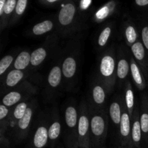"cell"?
<instances>
[{
	"label": "cell",
	"instance_id": "obj_1",
	"mask_svg": "<svg viewBox=\"0 0 148 148\" xmlns=\"http://www.w3.org/2000/svg\"><path fill=\"white\" fill-rule=\"evenodd\" d=\"M80 40L79 37H72L62 51V71L63 86L66 90H70L77 82V76L80 60Z\"/></svg>",
	"mask_w": 148,
	"mask_h": 148
},
{
	"label": "cell",
	"instance_id": "obj_2",
	"mask_svg": "<svg viewBox=\"0 0 148 148\" xmlns=\"http://www.w3.org/2000/svg\"><path fill=\"white\" fill-rule=\"evenodd\" d=\"M56 33L62 38H72L79 30L77 8L74 0H64L57 15Z\"/></svg>",
	"mask_w": 148,
	"mask_h": 148
},
{
	"label": "cell",
	"instance_id": "obj_3",
	"mask_svg": "<svg viewBox=\"0 0 148 148\" xmlns=\"http://www.w3.org/2000/svg\"><path fill=\"white\" fill-rule=\"evenodd\" d=\"M97 78L111 94L116 85V53L114 47L106 49L99 58Z\"/></svg>",
	"mask_w": 148,
	"mask_h": 148
},
{
	"label": "cell",
	"instance_id": "obj_4",
	"mask_svg": "<svg viewBox=\"0 0 148 148\" xmlns=\"http://www.w3.org/2000/svg\"><path fill=\"white\" fill-rule=\"evenodd\" d=\"M89 106V105H88ZM91 147H102L108 135V115L106 108L95 109L89 106Z\"/></svg>",
	"mask_w": 148,
	"mask_h": 148
},
{
	"label": "cell",
	"instance_id": "obj_5",
	"mask_svg": "<svg viewBox=\"0 0 148 148\" xmlns=\"http://www.w3.org/2000/svg\"><path fill=\"white\" fill-rule=\"evenodd\" d=\"M64 141L67 148H78V108L76 103L69 102L64 111Z\"/></svg>",
	"mask_w": 148,
	"mask_h": 148
},
{
	"label": "cell",
	"instance_id": "obj_6",
	"mask_svg": "<svg viewBox=\"0 0 148 148\" xmlns=\"http://www.w3.org/2000/svg\"><path fill=\"white\" fill-rule=\"evenodd\" d=\"M38 90V88L36 84L25 80L18 86L6 93L3 97L1 103L9 108L13 107L22 101L30 100V98L37 94Z\"/></svg>",
	"mask_w": 148,
	"mask_h": 148
},
{
	"label": "cell",
	"instance_id": "obj_7",
	"mask_svg": "<svg viewBox=\"0 0 148 148\" xmlns=\"http://www.w3.org/2000/svg\"><path fill=\"white\" fill-rule=\"evenodd\" d=\"M78 144L79 148H91L89 106L85 100L78 107Z\"/></svg>",
	"mask_w": 148,
	"mask_h": 148
},
{
	"label": "cell",
	"instance_id": "obj_8",
	"mask_svg": "<svg viewBox=\"0 0 148 148\" xmlns=\"http://www.w3.org/2000/svg\"><path fill=\"white\" fill-rule=\"evenodd\" d=\"M37 106L38 103L36 99H31V102L24 116L16 123L14 127L12 130V135L16 144H20L27 139L30 133L32 121L37 108Z\"/></svg>",
	"mask_w": 148,
	"mask_h": 148
},
{
	"label": "cell",
	"instance_id": "obj_9",
	"mask_svg": "<svg viewBox=\"0 0 148 148\" xmlns=\"http://www.w3.org/2000/svg\"><path fill=\"white\" fill-rule=\"evenodd\" d=\"M51 116L42 115L32 134L27 148H45L49 145V127Z\"/></svg>",
	"mask_w": 148,
	"mask_h": 148
},
{
	"label": "cell",
	"instance_id": "obj_10",
	"mask_svg": "<svg viewBox=\"0 0 148 148\" xmlns=\"http://www.w3.org/2000/svg\"><path fill=\"white\" fill-rule=\"evenodd\" d=\"M59 41V35L56 33L48 36L46 41L31 52L30 55V69H33L38 68L45 62L52 53Z\"/></svg>",
	"mask_w": 148,
	"mask_h": 148
},
{
	"label": "cell",
	"instance_id": "obj_11",
	"mask_svg": "<svg viewBox=\"0 0 148 148\" xmlns=\"http://www.w3.org/2000/svg\"><path fill=\"white\" fill-rule=\"evenodd\" d=\"M63 74L62 71V56L55 62L51 68L47 77V83L44 92V98L47 101H51L59 92L63 82Z\"/></svg>",
	"mask_w": 148,
	"mask_h": 148
},
{
	"label": "cell",
	"instance_id": "obj_12",
	"mask_svg": "<svg viewBox=\"0 0 148 148\" xmlns=\"http://www.w3.org/2000/svg\"><path fill=\"white\" fill-rule=\"evenodd\" d=\"M130 53L124 46H119L116 54V85L121 88L124 86L130 74Z\"/></svg>",
	"mask_w": 148,
	"mask_h": 148
},
{
	"label": "cell",
	"instance_id": "obj_13",
	"mask_svg": "<svg viewBox=\"0 0 148 148\" xmlns=\"http://www.w3.org/2000/svg\"><path fill=\"white\" fill-rule=\"evenodd\" d=\"M132 119L126 107L124 100L122 101V114L118 134L119 143L124 148H133L132 143Z\"/></svg>",
	"mask_w": 148,
	"mask_h": 148
},
{
	"label": "cell",
	"instance_id": "obj_14",
	"mask_svg": "<svg viewBox=\"0 0 148 148\" xmlns=\"http://www.w3.org/2000/svg\"><path fill=\"white\" fill-rule=\"evenodd\" d=\"M108 95V92L106 87L96 77L91 86L90 100L88 101V105L95 109H103L105 108Z\"/></svg>",
	"mask_w": 148,
	"mask_h": 148
},
{
	"label": "cell",
	"instance_id": "obj_15",
	"mask_svg": "<svg viewBox=\"0 0 148 148\" xmlns=\"http://www.w3.org/2000/svg\"><path fill=\"white\" fill-rule=\"evenodd\" d=\"M28 75L29 69L25 71L10 69L1 79V93H7L9 91L18 86L20 84L26 80L25 78Z\"/></svg>",
	"mask_w": 148,
	"mask_h": 148
},
{
	"label": "cell",
	"instance_id": "obj_16",
	"mask_svg": "<svg viewBox=\"0 0 148 148\" xmlns=\"http://www.w3.org/2000/svg\"><path fill=\"white\" fill-rule=\"evenodd\" d=\"M124 98L116 96L113 99L109 108H108V116L110 117L112 130L114 134L118 138L120 124H121V114H122V101Z\"/></svg>",
	"mask_w": 148,
	"mask_h": 148
},
{
	"label": "cell",
	"instance_id": "obj_17",
	"mask_svg": "<svg viewBox=\"0 0 148 148\" xmlns=\"http://www.w3.org/2000/svg\"><path fill=\"white\" fill-rule=\"evenodd\" d=\"M140 119L141 124L143 143L142 147H148V93L143 92L140 103ZM141 147V148H142Z\"/></svg>",
	"mask_w": 148,
	"mask_h": 148
},
{
	"label": "cell",
	"instance_id": "obj_18",
	"mask_svg": "<svg viewBox=\"0 0 148 148\" xmlns=\"http://www.w3.org/2000/svg\"><path fill=\"white\" fill-rule=\"evenodd\" d=\"M131 53L135 59L137 64L141 68L144 73L147 82L148 81V56L145 49L140 40L136 42L132 46L130 47Z\"/></svg>",
	"mask_w": 148,
	"mask_h": 148
},
{
	"label": "cell",
	"instance_id": "obj_19",
	"mask_svg": "<svg viewBox=\"0 0 148 148\" xmlns=\"http://www.w3.org/2000/svg\"><path fill=\"white\" fill-rule=\"evenodd\" d=\"M132 143L133 148H141L143 143L141 124L140 119V106L137 105L132 117Z\"/></svg>",
	"mask_w": 148,
	"mask_h": 148
},
{
	"label": "cell",
	"instance_id": "obj_20",
	"mask_svg": "<svg viewBox=\"0 0 148 148\" xmlns=\"http://www.w3.org/2000/svg\"><path fill=\"white\" fill-rule=\"evenodd\" d=\"M62 133V123L57 110L55 109L51 116L50 124L49 127V145L50 147L53 148L56 144Z\"/></svg>",
	"mask_w": 148,
	"mask_h": 148
},
{
	"label": "cell",
	"instance_id": "obj_21",
	"mask_svg": "<svg viewBox=\"0 0 148 148\" xmlns=\"http://www.w3.org/2000/svg\"><path fill=\"white\" fill-rule=\"evenodd\" d=\"M130 75H131L133 82H134V85H135L138 90L144 91L147 86V82L146 80V78L145 77L144 73L142 71L141 68L137 64L132 53L130 56Z\"/></svg>",
	"mask_w": 148,
	"mask_h": 148
},
{
	"label": "cell",
	"instance_id": "obj_22",
	"mask_svg": "<svg viewBox=\"0 0 148 148\" xmlns=\"http://www.w3.org/2000/svg\"><path fill=\"white\" fill-rule=\"evenodd\" d=\"M17 0H7L2 15L0 17V31L2 32L9 26L14 14Z\"/></svg>",
	"mask_w": 148,
	"mask_h": 148
},
{
	"label": "cell",
	"instance_id": "obj_23",
	"mask_svg": "<svg viewBox=\"0 0 148 148\" xmlns=\"http://www.w3.org/2000/svg\"><path fill=\"white\" fill-rule=\"evenodd\" d=\"M30 102H31V100H26V101H22V102L19 103L18 104L13 106V108L12 110H11V113H10V125L12 123L14 124L12 127H11L12 130L14 127L16 123L24 116L27 108L30 106Z\"/></svg>",
	"mask_w": 148,
	"mask_h": 148
},
{
	"label": "cell",
	"instance_id": "obj_24",
	"mask_svg": "<svg viewBox=\"0 0 148 148\" xmlns=\"http://www.w3.org/2000/svg\"><path fill=\"white\" fill-rule=\"evenodd\" d=\"M124 103L126 107L127 108L130 117H132L133 113L135 109V98H134V90H133L132 85L129 79L126 81L124 86Z\"/></svg>",
	"mask_w": 148,
	"mask_h": 148
},
{
	"label": "cell",
	"instance_id": "obj_25",
	"mask_svg": "<svg viewBox=\"0 0 148 148\" xmlns=\"http://www.w3.org/2000/svg\"><path fill=\"white\" fill-rule=\"evenodd\" d=\"M30 55L31 53L27 50L22 51L16 56L12 69L17 70L25 71L30 69Z\"/></svg>",
	"mask_w": 148,
	"mask_h": 148
},
{
	"label": "cell",
	"instance_id": "obj_26",
	"mask_svg": "<svg viewBox=\"0 0 148 148\" xmlns=\"http://www.w3.org/2000/svg\"><path fill=\"white\" fill-rule=\"evenodd\" d=\"M124 36L126 44L129 47L132 46L139 39V33L137 27L132 22H126L124 26Z\"/></svg>",
	"mask_w": 148,
	"mask_h": 148
},
{
	"label": "cell",
	"instance_id": "obj_27",
	"mask_svg": "<svg viewBox=\"0 0 148 148\" xmlns=\"http://www.w3.org/2000/svg\"><path fill=\"white\" fill-rule=\"evenodd\" d=\"M117 7V1L116 0L108 1L104 4L101 9L96 12L95 14V20L98 22H101L108 18L115 12Z\"/></svg>",
	"mask_w": 148,
	"mask_h": 148
},
{
	"label": "cell",
	"instance_id": "obj_28",
	"mask_svg": "<svg viewBox=\"0 0 148 148\" xmlns=\"http://www.w3.org/2000/svg\"><path fill=\"white\" fill-rule=\"evenodd\" d=\"M54 22L51 20H45L33 26L31 33L34 36H40L50 33L54 28Z\"/></svg>",
	"mask_w": 148,
	"mask_h": 148
},
{
	"label": "cell",
	"instance_id": "obj_29",
	"mask_svg": "<svg viewBox=\"0 0 148 148\" xmlns=\"http://www.w3.org/2000/svg\"><path fill=\"white\" fill-rule=\"evenodd\" d=\"M114 29V23H109L106 25L100 32L99 36L97 39V45L101 49H103L108 44L111 39Z\"/></svg>",
	"mask_w": 148,
	"mask_h": 148
},
{
	"label": "cell",
	"instance_id": "obj_30",
	"mask_svg": "<svg viewBox=\"0 0 148 148\" xmlns=\"http://www.w3.org/2000/svg\"><path fill=\"white\" fill-rule=\"evenodd\" d=\"M27 4H28V0H17L14 14H13L11 20H10L9 26L14 25L19 21V20L21 18L22 16L25 12Z\"/></svg>",
	"mask_w": 148,
	"mask_h": 148
},
{
	"label": "cell",
	"instance_id": "obj_31",
	"mask_svg": "<svg viewBox=\"0 0 148 148\" xmlns=\"http://www.w3.org/2000/svg\"><path fill=\"white\" fill-rule=\"evenodd\" d=\"M14 54L10 53L4 56L0 61V76L1 80L4 77L7 72L11 69L14 61Z\"/></svg>",
	"mask_w": 148,
	"mask_h": 148
},
{
	"label": "cell",
	"instance_id": "obj_32",
	"mask_svg": "<svg viewBox=\"0 0 148 148\" xmlns=\"http://www.w3.org/2000/svg\"><path fill=\"white\" fill-rule=\"evenodd\" d=\"M140 37H141V41L145 49L146 52L148 56V24L147 23H143L140 29Z\"/></svg>",
	"mask_w": 148,
	"mask_h": 148
},
{
	"label": "cell",
	"instance_id": "obj_33",
	"mask_svg": "<svg viewBox=\"0 0 148 148\" xmlns=\"http://www.w3.org/2000/svg\"><path fill=\"white\" fill-rule=\"evenodd\" d=\"M10 113H11V111L10 108L1 103L0 105V121L10 119Z\"/></svg>",
	"mask_w": 148,
	"mask_h": 148
},
{
	"label": "cell",
	"instance_id": "obj_34",
	"mask_svg": "<svg viewBox=\"0 0 148 148\" xmlns=\"http://www.w3.org/2000/svg\"><path fill=\"white\" fill-rule=\"evenodd\" d=\"M134 4L139 8L148 10V0H134Z\"/></svg>",
	"mask_w": 148,
	"mask_h": 148
},
{
	"label": "cell",
	"instance_id": "obj_35",
	"mask_svg": "<svg viewBox=\"0 0 148 148\" xmlns=\"http://www.w3.org/2000/svg\"><path fill=\"white\" fill-rule=\"evenodd\" d=\"M0 143H1V148H10V140L6 137V135L0 136Z\"/></svg>",
	"mask_w": 148,
	"mask_h": 148
},
{
	"label": "cell",
	"instance_id": "obj_36",
	"mask_svg": "<svg viewBox=\"0 0 148 148\" xmlns=\"http://www.w3.org/2000/svg\"><path fill=\"white\" fill-rule=\"evenodd\" d=\"M63 1H64V0H40V2L44 5L51 6Z\"/></svg>",
	"mask_w": 148,
	"mask_h": 148
},
{
	"label": "cell",
	"instance_id": "obj_37",
	"mask_svg": "<svg viewBox=\"0 0 148 148\" xmlns=\"http://www.w3.org/2000/svg\"><path fill=\"white\" fill-rule=\"evenodd\" d=\"M142 148H145V147H142ZM147 148H148V147H147Z\"/></svg>",
	"mask_w": 148,
	"mask_h": 148
}]
</instances>
